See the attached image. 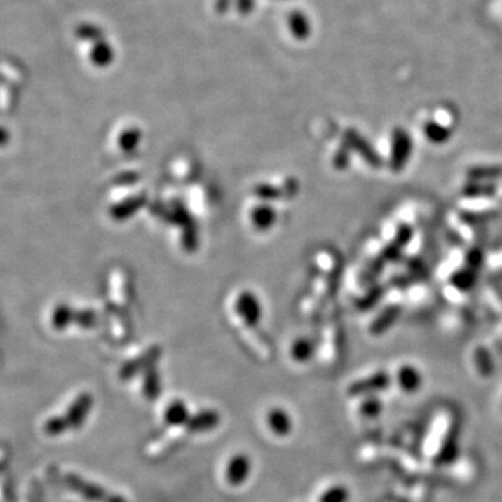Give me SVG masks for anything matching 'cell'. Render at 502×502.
<instances>
[{
  "mask_svg": "<svg viewBox=\"0 0 502 502\" xmlns=\"http://www.w3.org/2000/svg\"><path fill=\"white\" fill-rule=\"evenodd\" d=\"M412 138L403 128H395L391 135V156L389 169L395 173L405 169L412 155Z\"/></svg>",
  "mask_w": 502,
  "mask_h": 502,
  "instance_id": "1",
  "label": "cell"
},
{
  "mask_svg": "<svg viewBox=\"0 0 502 502\" xmlns=\"http://www.w3.org/2000/svg\"><path fill=\"white\" fill-rule=\"evenodd\" d=\"M349 491L342 486H332L327 489L318 498V502H348Z\"/></svg>",
  "mask_w": 502,
  "mask_h": 502,
  "instance_id": "15",
  "label": "cell"
},
{
  "mask_svg": "<svg viewBox=\"0 0 502 502\" xmlns=\"http://www.w3.org/2000/svg\"><path fill=\"white\" fill-rule=\"evenodd\" d=\"M218 423H219V414L214 410H205L190 417L189 421L186 423V428L191 433H204L215 428Z\"/></svg>",
  "mask_w": 502,
  "mask_h": 502,
  "instance_id": "4",
  "label": "cell"
},
{
  "mask_svg": "<svg viewBox=\"0 0 502 502\" xmlns=\"http://www.w3.org/2000/svg\"><path fill=\"white\" fill-rule=\"evenodd\" d=\"M310 345H307V344H304V342H301V344H299L297 346H296V349H294V356H296V359L297 360H306V359H308V355H310Z\"/></svg>",
  "mask_w": 502,
  "mask_h": 502,
  "instance_id": "18",
  "label": "cell"
},
{
  "mask_svg": "<svg viewBox=\"0 0 502 502\" xmlns=\"http://www.w3.org/2000/svg\"><path fill=\"white\" fill-rule=\"evenodd\" d=\"M112 502H126L125 500H122V498H119V497H116V498H114L112 500Z\"/></svg>",
  "mask_w": 502,
  "mask_h": 502,
  "instance_id": "19",
  "label": "cell"
},
{
  "mask_svg": "<svg viewBox=\"0 0 502 502\" xmlns=\"http://www.w3.org/2000/svg\"><path fill=\"white\" fill-rule=\"evenodd\" d=\"M399 313H400V310H399V307H396V306H389V307H386L385 310H382V311L376 316V320L373 321V325H372V328H370L372 334L378 335V334H382V332H385L386 330H389V328L393 325V323L398 320Z\"/></svg>",
  "mask_w": 502,
  "mask_h": 502,
  "instance_id": "9",
  "label": "cell"
},
{
  "mask_svg": "<svg viewBox=\"0 0 502 502\" xmlns=\"http://www.w3.org/2000/svg\"><path fill=\"white\" fill-rule=\"evenodd\" d=\"M396 381L405 392H416L421 385V374L413 366H402L398 370Z\"/></svg>",
  "mask_w": 502,
  "mask_h": 502,
  "instance_id": "6",
  "label": "cell"
},
{
  "mask_svg": "<svg viewBox=\"0 0 502 502\" xmlns=\"http://www.w3.org/2000/svg\"><path fill=\"white\" fill-rule=\"evenodd\" d=\"M389 385V376L385 372H378L376 374L365 378L359 382H355L349 391L352 395H366L372 392H378L385 389Z\"/></svg>",
  "mask_w": 502,
  "mask_h": 502,
  "instance_id": "3",
  "label": "cell"
},
{
  "mask_svg": "<svg viewBox=\"0 0 502 502\" xmlns=\"http://www.w3.org/2000/svg\"><path fill=\"white\" fill-rule=\"evenodd\" d=\"M266 423L271 431L278 437H286L292 431V419L283 409L275 407L269 410L266 414Z\"/></svg>",
  "mask_w": 502,
  "mask_h": 502,
  "instance_id": "5",
  "label": "cell"
},
{
  "mask_svg": "<svg viewBox=\"0 0 502 502\" xmlns=\"http://www.w3.org/2000/svg\"><path fill=\"white\" fill-rule=\"evenodd\" d=\"M349 140H351V144H352L351 147L355 148L356 151H359L360 155H362V158H363L366 162H369V163L373 165L374 168L381 166L382 159H381L379 155L376 154V149H374L370 144L366 142L365 138H362V137H360L359 134H356V133H352V134H349Z\"/></svg>",
  "mask_w": 502,
  "mask_h": 502,
  "instance_id": "8",
  "label": "cell"
},
{
  "mask_svg": "<svg viewBox=\"0 0 502 502\" xmlns=\"http://www.w3.org/2000/svg\"><path fill=\"white\" fill-rule=\"evenodd\" d=\"M452 283L455 287L461 289V290H469L470 287H473V285L476 283V273L475 269L472 268H465L461 269L458 272L454 273L452 276Z\"/></svg>",
  "mask_w": 502,
  "mask_h": 502,
  "instance_id": "14",
  "label": "cell"
},
{
  "mask_svg": "<svg viewBox=\"0 0 502 502\" xmlns=\"http://www.w3.org/2000/svg\"><path fill=\"white\" fill-rule=\"evenodd\" d=\"M469 180L476 182H491L502 177V166L498 165H482L473 166L468 170Z\"/></svg>",
  "mask_w": 502,
  "mask_h": 502,
  "instance_id": "11",
  "label": "cell"
},
{
  "mask_svg": "<svg viewBox=\"0 0 502 502\" xmlns=\"http://www.w3.org/2000/svg\"><path fill=\"white\" fill-rule=\"evenodd\" d=\"M426 137L434 142V144H442L445 141L449 140L451 137V131L447 128V127H442L441 125H438L437 122H430L427 125L424 126L423 128Z\"/></svg>",
  "mask_w": 502,
  "mask_h": 502,
  "instance_id": "13",
  "label": "cell"
},
{
  "mask_svg": "<svg viewBox=\"0 0 502 502\" xmlns=\"http://www.w3.org/2000/svg\"><path fill=\"white\" fill-rule=\"evenodd\" d=\"M475 365L480 374L490 376L494 370V363L491 353L486 348H477L475 352Z\"/></svg>",
  "mask_w": 502,
  "mask_h": 502,
  "instance_id": "12",
  "label": "cell"
},
{
  "mask_svg": "<svg viewBox=\"0 0 502 502\" xmlns=\"http://www.w3.org/2000/svg\"><path fill=\"white\" fill-rule=\"evenodd\" d=\"M189 412L186 405L182 400H173L169 406H166L163 413V420L168 426L179 427L189 421Z\"/></svg>",
  "mask_w": 502,
  "mask_h": 502,
  "instance_id": "7",
  "label": "cell"
},
{
  "mask_svg": "<svg viewBox=\"0 0 502 502\" xmlns=\"http://www.w3.org/2000/svg\"><path fill=\"white\" fill-rule=\"evenodd\" d=\"M497 193V186L491 182H476L470 180L468 184L462 187V194L468 198H479V197H490Z\"/></svg>",
  "mask_w": 502,
  "mask_h": 502,
  "instance_id": "10",
  "label": "cell"
},
{
  "mask_svg": "<svg viewBox=\"0 0 502 502\" xmlns=\"http://www.w3.org/2000/svg\"><path fill=\"white\" fill-rule=\"evenodd\" d=\"M410 238H412V229H410L409 226L403 225V226H400V228L398 229L393 243H395V245H398V246L402 249V247H403V246H405V245L410 240Z\"/></svg>",
  "mask_w": 502,
  "mask_h": 502,
  "instance_id": "17",
  "label": "cell"
},
{
  "mask_svg": "<svg viewBox=\"0 0 502 502\" xmlns=\"http://www.w3.org/2000/svg\"><path fill=\"white\" fill-rule=\"evenodd\" d=\"M379 410H381V403L376 402V399H369V400L363 402L362 406H360L362 414H365V416H367V417L376 416V414H378Z\"/></svg>",
  "mask_w": 502,
  "mask_h": 502,
  "instance_id": "16",
  "label": "cell"
},
{
  "mask_svg": "<svg viewBox=\"0 0 502 502\" xmlns=\"http://www.w3.org/2000/svg\"><path fill=\"white\" fill-rule=\"evenodd\" d=\"M250 472L251 462L249 456L243 455V454H238L229 461V463L226 466V472H225V479H226L228 484H231L233 487H239L245 482H247Z\"/></svg>",
  "mask_w": 502,
  "mask_h": 502,
  "instance_id": "2",
  "label": "cell"
}]
</instances>
